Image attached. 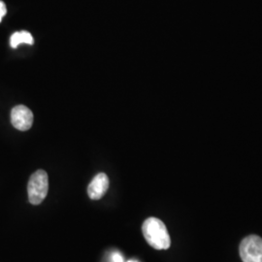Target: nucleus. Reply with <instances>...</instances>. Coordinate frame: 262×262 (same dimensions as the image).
I'll return each instance as SVG.
<instances>
[{
	"mask_svg": "<svg viewBox=\"0 0 262 262\" xmlns=\"http://www.w3.org/2000/svg\"><path fill=\"white\" fill-rule=\"evenodd\" d=\"M49 191V178L46 171L38 170L31 175L28 185V200L32 205L41 204Z\"/></svg>",
	"mask_w": 262,
	"mask_h": 262,
	"instance_id": "obj_2",
	"label": "nucleus"
},
{
	"mask_svg": "<svg viewBox=\"0 0 262 262\" xmlns=\"http://www.w3.org/2000/svg\"><path fill=\"white\" fill-rule=\"evenodd\" d=\"M107 262H125L124 261V258L122 256V254L119 252H116L114 251L112 253H110L109 257H108V260Z\"/></svg>",
	"mask_w": 262,
	"mask_h": 262,
	"instance_id": "obj_7",
	"label": "nucleus"
},
{
	"mask_svg": "<svg viewBox=\"0 0 262 262\" xmlns=\"http://www.w3.org/2000/svg\"><path fill=\"white\" fill-rule=\"evenodd\" d=\"M243 262H262V239L251 235L243 239L239 248Z\"/></svg>",
	"mask_w": 262,
	"mask_h": 262,
	"instance_id": "obj_3",
	"label": "nucleus"
},
{
	"mask_svg": "<svg viewBox=\"0 0 262 262\" xmlns=\"http://www.w3.org/2000/svg\"><path fill=\"white\" fill-rule=\"evenodd\" d=\"M126 262H140V261H138V260H136V259H129V260H128V261H126Z\"/></svg>",
	"mask_w": 262,
	"mask_h": 262,
	"instance_id": "obj_9",
	"label": "nucleus"
},
{
	"mask_svg": "<svg viewBox=\"0 0 262 262\" xmlns=\"http://www.w3.org/2000/svg\"><path fill=\"white\" fill-rule=\"evenodd\" d=\"M142 232L151 248L156 250H167L170 248L171 239L168 230L159 219H147L142 226Z\"/></svg>",
	"mask_w": 262,
	"mask_h": 262,
	"instance_id": "obj_1",
	"label": "nucleus"
},
{
	"mask_svg": "<svg viewBox=\"0 0 262 262\" xmlns=\"http://www.w3.org/2000/svg\"><path fill=\"white\" fill-rule=\"evenodd\" d=\"M11 122L18 130H28L33 123V114L27 106L18 105L11 111Z\"/></svg>",
	"mask_w": 262,
	"mask_h": 262,
	"instance_id": "obj_4",
	"label": "nucleus"
},
{
	"mask_svg": "<svg viewBox=\"0 0 262 262\" xmlns=\"http://www.w3.org/2000/svg\"><path fill=\"white\" fill-rule=\"evenodd\" d=\"M34 42L33 37L31 36V34L28 32V31H19V32H15L12 36H11V40H10V44L11 47L16 49L20 44L26 43V44H29L32 45Z\"/></svg>",
	"mask_w": 262,
	"mask_h": 262,
	"instance_id": "obj_6",
	"label": "nucleus"
},
{
	"mask_svg": "<svg viewBox=\"0 0 262 262\" xmlns=\"http://www.w3.org/2000/svg\"><path fill=\"white\" fill-rule=\"evenodd\" d=\"M7 9H6V5L4 2L0 1V21L2 20V18L6 15Z\"/></svg>",
	"mask_w": 262,
	"mask_h": 262,
	"instance_id": "obj_8",
	"label": "nucleus"
},
{
	"mask_svg": "<svg viewBox=\"0 0 262 262\" xmlns=\"http://www.w3.org/2000/svg\"><path fill=\"white\" fill-rule=\"evenodd\" d=\"M109 178L105 173L97 174L88 187V194L93 200H99L105 195L109 188Z\"/></svg>",
	"mask_w": 262,
	"mask_h": 262,
	"instance_id": "obj_5",
	"label": "nucleus"
}]
</instances>
